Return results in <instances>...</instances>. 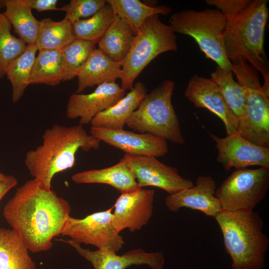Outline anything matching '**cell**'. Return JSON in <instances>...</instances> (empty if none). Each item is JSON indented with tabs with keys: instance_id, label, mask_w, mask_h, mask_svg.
<instances>
[{
	"instance_id": "1",
	"label": "cell",
	"mask_w": 269,
	"mask_h": 269,
	"mask_svg": "<svg viewBox=\"0 0 269 269\" xmlns=\"http://www.w3.org/2000/svg\"><path fill=\"white\" fill-rule=\"evenodd\" d=\"M71 211L69 202L34 179L18 188L2 214L29 251L45 252L61 235Z\"/></svg>"
},
{
	"instance_id": "2",
	"label": "cell",
	"mask_w": 269,
	"mask_h": 269,
	"mask_svg": "<svg viewBox=\"0 0 269 269\" xmlns=\"http://www.w3.org/2000/svg\"><path fill=\"white\" fill-rule=\"evenodd\" d=\"M42 138L41 144L26 153L24 163L33 179L47 189H51L55 174L73 167L79 149L97 150L101 141L80 124L53 125L45 130Z\"/></svg>"
},
{
	"instance_id": "3",
	"label": "cell",
	"mask_w": 269,
	"mask_h": 269,
	"mask_svg": "<svg viewBox=\"0 0 269 269\" xmlns=\"http://www.w3.org/2000/svg\"><path fill=\"white\" fill-rule=\"evenodd\" d=\"M268 3L267 0H253L245 9L228 19L224 44L231 63L244 60L262 74L264 81L262 88L269 97V62L264 44Z\"/></svg>"
},
{
	"instance_id": "4",
	"label": "cell",
	"mask_w": 269,
	"mask_h": 269,
	"mask_svg": "<svg viewBox=\"0 0 269 269\" xmlns=\"http://www.w3.org/2000/svg\"><path fill=\"white\" fill-rule=\"evenodd\" d=\"M222 232L232 269H263L269 240L263 233L260 215L251 212L222 211L214 217Z\"/></svg>"
},
{
	"instance_id": "5",
	"label": "cell",
	"mask_w": 269,
	"mask_h": 269,
	"mask_svg": "<svg viewBox=\"0 0 269 269\" xmlns=\"http://www.w3.org/2000/svg\"><path fill=\"white\" fill-rule=\"evenodd\" d=\"M175 83L166 79L146 94L137 109L130 116L126 125L139 133H147L183 144L185 139L171 99Z\"/></svg>"
},
{
	"instance_id": "6",
	"label": "cell",
	"mask_w": 269,
	"mask_h": 269,
	"mask_svg": "<svg viewBox=\"0 0 269 269\" xmlns=\"http://www.w3.org/2000/svg\"><path fill=\"white\" fill-rule=\"evenodd\" d=\"M227 21V17L219 10L210 8L183 10L172 14L169 19L175 33L191 36L206 58L222 68L232 70L224 44Z\"/></svg>"
},
{
	"instance_id": "7",
	"label": "cell",
	"mask_w": 269,
	"mask_h": 269,
	"mask_svg": "<svg viewBox=\"0 0 269 269\" xmlns=\"http://www.w3.org/2000/svg\"><path fill=\"white\" fill-rule=\"evenodd\" d=\"M232 71L242 86L244 107L238 130L245 139L257 145L269 147V97L263 91L258 72L248 62L232 63Z\"/></svg>"
},
{
	"instance_id": "8",
	"label": "cell",
	"mask_w": 269,
	"mask_h": 269,
	"mask_svg": "<svg viewBox=\"0 0 269 269\" xmlns=\"http://www.w3.org/2000/svg\"><path fill=\"white\" fill-rule=\"evenodd\" d=\"M177 49L176 36L171 26L162 22L159 15L148 17L121 62V87L131 91L135 79L153 59L161 53Z\"/></svg>"
},
{
	"instance_id": "9",
	"label": "cell",
	"mask_w": 269,
	"mask_h": 269,
	"mask_svg": "<svg viewBox=\"0 0 269 269\" xmlns=\"http://www.w3.org/2000/svg\"><path fill=\"white\" fill-rule=\"evenodd\" d=\"M269 188V168H240L224 180L215 196L223 211L251 212L265 198Z\"/></svg>"
},
{
	"instance_id": "10",
	"label": "cell",
	"mask_w": 269,
	"mask_h": 269,
	"mask_svg": "<svg viewBox=\"0 0 269 269\" xmlns=\"http://www.w3.org/2000/svg\"><path fill=\"white\" fill-rule=\"evenodd\" d=\"M113 208L112 207L82 219L70 216L61 235L80 244L91 245L98 249L117 253L122 248L125 241L112 225Z\"/></svg>"
},
{
	"instance_id": "11",
	"label": "cell",
	"mask_w": 269,
	"mask_h": 269,
	"mask_svg": "<svg viewBox=\"0 0 269 269\" xmlns=\"http://www.w3.org/2000/svg\"><path fill=\"white\" fill-rule=\"evenodd\" d=\"M124 157L140 188L156 187L172 195L194 185L191 180L181 176L176 168L162 163L155 157L128 154Z\"/></svg>"
},
{
	"instance_id": "12",
	"label": "cell",
	"mask_w": 269,
	"mask_h": 269,
	"mask_svg": "<svg viewBox=\"0 0 269 269\" xmlns=\"http://www.w3.org/2000/svg\"><path fill=\"white\" fill-rule=\"evenodd\" d=\"M217 149V161L224 169L244 168L257 165L269 168V147L253 143L244 138L239 131L225 137L210 134Z\"/></svg>"
},
{
	"instance_id": "13",
	"label": "cell",
	"mask_w": 269,
	"mask_h": 269,
	"mask_svg": "<svg viewBox=\"0 0 269 269\" xmlns=\"http://www.w3.org/2000/svg\"><path fill=\"white\" fill-rule=\"evenodd\" d=\"M154 198L153 190L138 188L121 193L113 206L112 225L118 233L125 229L140 230L150 219Z\"/></svg>"
},
{
	"instance_id": "14",
	"label": "cell",
	"mask_w": 269,
	"mask_h": 269,
	"mask_svg": "<svg viewBox=\"0 0 269 269\" xmlns=\"http://www.w3.org/2000/svg\"><path fill=\"white\" fill-rule=\"evenodd\" d=\"M184 95L196 108L206 109L218 116L224 124L227 135L238 131V118L211 79L194 75L189 80Z\"/></svg>"
},
{
	"instance_id": "15",
	"label": "cell",
	"mask_w": 269,
	"mask_h": 269,
	"mask_svg": "<svg viewBox=\"0 0 269 269\" xmlns=\"http://www.w3.org/2000/svg\"><path fill=\"white\" fill-rule=\"evenodd\" d=\"M58 240L74 248L79 255L93 265L94 269H126L132 265H147L152 269H162L164 264L162 252L146 253L141 249H136L120 256L112 251L83 248L81 244L70 239Z\"/></svg>"
},
{
	"instance_id": "16",
	"label": "cell",
	"mask_w": 269,
	"mask_h": 269,
	"mask_svg": "<svg viewBox=\"0 0 269 269\" xmlns=\"http://www.w3.org/2000/svg\"><path fill=\"white\" fill-rule=\"evenodd\" d=\"M90 134L126 154L157 158L165 155L168 151L165 139L150 134L94 127H91Z\"/></svg>"
},
{
	"instance_id": "17",
	"label": "cell",
	"mask_w": 269,
	"mask_h": 269,
	"mask_svg": "<svg viewBox=\"0 0 269 269\" xmlns=\"http://www.w3.org/2000/svg\"><path fill=\"white\" fill-rule=\"evenodd\" d=\"M125 91L114 82L99 85L89 94H72L67 102L66 116L70 119L79 118V124L82 126L90 124L98 113L123 98Z\"/></svg>"
},
{
	"instance_id": "18",
	"label": "cell",
	"mask_w": 269,
	"mask_h": 269,
	"mask_svg": "<svg viewBox=\"0 0 269 269\" xmlns=\"http://www.w3.org/2000/svg\"><path fill=\"white\" fill-rule=\"evenodd\" d=\"M216 189V182L212 177L200 175L197 178L195 185L168 195L165 205L171 212L185 207L214 218L223 211L220 202L215 196Z\"/></svg>"
},
{
	"instance_id": "19",
	"label": "cell",
	"mask_w": 269,
	"mask_h": 269,
	"mask_svg": "<svg viewBox=\"0 0 269 269\" xmlns=\"http://www.w3.org/2000/svg\"><path fill=\"white\" fill-rule=\"evenodd\" d=\"M121 68V63L112 60L100 49L95 48L77 75L76 93H80L89 87L115 82L120 78Z\"/></svg>"
},
{
	"instance_id": "20",
	"label": "cell",
	"mask_w": 269,
	"mask_h": 269,
	"mask_svg": "<svg viewBox=\"0 0 269 269\" xmlns=\"http://www.w3.org/2000/svg\"><path fill=\"white\" fill-rule=\"evenodd\" d=\"M147 94L141 82H136L133 89L114 106L98 113L90 123L91 127L121 130L130 116L137 109Z\"/></svg>"
},
{
	"instance_id": "21",
	"label": "cell",
	"mask_w": 269,
	"mask_h": 269,
	"mask_svg": "<svg viewBox=\"0 0 269 269\" xmlns=\"http://www.w3.org/2000/svg\"><path fill=\"white\" fill-rule=\"evenodd\" d=\"M72 180L77 184H108L121 193L140 188L124 157L112 166L76 173L72 175Z\"/></svg>"
},
{
	"instance_id": "22",
	"label": "cell",
	"mask_w": 269,
	"mask_h": 269,
	"mask_svg": "<svg viewBox=\"0 0 269 269\" xmlns=\"http://www.w3.org/2000/svg\"><path fill=\"white\" fill-rule=\"evenodd\" d=\"M29 251L16 231L0 227V269H36Z\"/></svg>"
},
{
	"instance_id": "23",
	"label": "cell",
	"mask_w": 269,
	"mask_h": 269,
	"mask_svg": "<svg viewBox=\"0 0 269 269\" xmlns=\"http://www.w3.org/2000/svg\"><path fill=\"white\" fill-rule=\"evenodd\" d=\"M135 35L130 25L116 15L99 42L98 49L112 60L121 63L128 54Z\"/></svg>"
},
{
	"instance_id": "24",
	"label": "cell",
	"mask_w": 269,
	"mask_h": 269,
	"mask_svg": "<svg viewBox=\"0 0 269 269\" xmlns=\"http://www.w3.org/2000/svg\"><path fill=\"white\" fill-rule=\"evenodd\" d=\"M115 14L126 22L135 35L145 20L154 15H168V5H151L139 0H107Z\"/></svg>"
},
{
	"instance_id": "25",
	"label": "cell",
	"mask_w": 269,
	"mask_h": 269,
	"mask_svg": "<svg viewBox=\"0 0 269 269\" xmlns=\"http://www.w3.org/2000/svg\"><path fill=\"white\" fill-rule=\"evenodd\" d=\"M5 10L2 14L12 26L19 38L27 44H34L37 39L39 21L32 13L25 0H4Z\"/></svg>"
},
{
	"instance_id": "26",
	"label": "cell",
	"mask_w": 269,
	"mask_h": 269,
	"mask_svg": "<svg viewBox=\"0 0 269 269\" xmlns=\"http://www.w3.org/2000/svg\"><path fill=\"white\" fill-rule=\"evenodd\" d=\"M75 39L72 24L68 19L56 21L46 18L39 21L35 44L38 50H60Z\"/></svg>"
},
{
	"instance_id": "27",
	"label": "cell",
	"mask_w": 269,
	"mask_h": 269,
	"mask_svg": "<svg viewBox=\"0 0 269 269\" xmlns=\"http://www.w3.org/2000/svg\"><path fill=\"white\" fill-rule=\"evenodd\" d=\"M63 61L61 50H41L36 56L29 84L56 86L63 81Z\"/></svg>"
},
{
	"instance_id": "28",
	"label": "cell",
	"mask_w": 269,
	"mask_h": 269,
	"mask_svg": "<svg viewBox=\"0 0 269 269\" xmlns=\"http://www.w3.org/2000/svg\"><path fill=\"white\" fill-rule=\"evenodd\" d=\"M38 51L35 43L27 44L25 50L14 60L6 68V75L12 87V100L16 103L22 97L30 85L31 74Z\"/></svg>"
},
{
	"instance_id": "29",
	"label": "cell",
	"mask_w": 269,
	"mask_h": 269,
	"mask_svg": "<svg viewBox=\"0 0 269 269\" xmlns=\"http://www.w3.org/2000/svg\"><path fill=\"white\" fill-rule=\"evenodd\" d=\"M116 16L112 7L107 2L102 8L92 16L72 23L75 38L98 43Z\"/></svg>"
},
{
	"instance_id": "30",
	"label": "cell",
	"mask_w": 269,
	"mask_h": 269,
	"mask_svg": "<svg viewBox=\"0 0 269 269\" xmlns=\"http://www.w3.org/2000/svg\"><path fill=\"white\" fill-rule=\"evenodd\" d=\"M232 70L225 69L217 65L211 73V78L218 86L227 104L237 117H241L244 107V94L243 88L233 78Z\"/></svg>"
},
{
	"instance_id": "31",
	"label": "cell",
	"mask_w": 269,
	"mask_h": 269,
	"mask_svg": "<svg viewBox=\"0 0 269 269\" xmlns=\"http://www.w3.org/2000/svg\"><path fill=\"white\" fill-rule=\"evenodd\" d=\"M95 44L90 41L76 39L61 50L63 81L71 80L77 77L90 54L96 48Z\"/></svg>"
},
{
	"instance_id": "32",
	"label": "cell",
	"mask_w": 269,
	"mask_h": 269,
	"mask_svg": "<svg viewBox=\"0 0 269 269\" xmlns=\"http://www.w3.org/2000/svg\"><path fill=\"white\" fill-rule=\"evenodd\" d=\"M11 25L4 15H0V77L5 75L10 64L25 50L27 44L11 33Z\"/></svg>"
},
{
	"instance_id": "33",
	"label": "cell",
	"mask_w": 269,
	"mask_h": 269,
	"mask_svg": "<svg viewBox=\"0 0 269 269\" xmlns=\"http://www.w3.org/2000/svg\"><path fill=\"white\" fill-rule=\"evenodd\" d=\"M106 3V0H71L59 9L65 12L64 18L73 23L92 16Z\"/></svg>"
},
{
	"instance_id": "34",
	"label": "cell",
	"mask_w": 269,
	"mask_h": 269,
	"mask_svg": "<svg viewBox=\"0 0 269 269\" xmlns=\"http://www.w3.org/2000/svg\"><path fill=\"white\" fill-rule=\"evenodd\" d=\"M252 0H206L205 3L214 6L228 19L236 15L245 9Z\"/></svg>"
},
{
	"instance_id": "35",
	"label": "cell",
	"mask_w": 269,
	"mask_h": 269,
	"mask_svg": "<svg viewBox=\"0 0 269 269\" xmlns=\"http://www.w3.org/2000/svg\"><path fill=\"white\" fill-rule=\"evenodd\" d=\"M25 1L31 9H34L37 11L60 10L57 7V0H25Z\"/></svg>"
},
{
	"instance_id": "36",
	"label": "cell",
	"mask_w": 269,
	"mask_h": 269,
	"mask_svg": "<svg viewBox=\"0 0 269 269\" xmlns=\"http://www.w3.org/2000/svg\"><path fill=\"white\" fill-rule=\"evenodd\" d=\"M17 183V179L11 175H9L6 179L0 181V201Z\"/></svg>"
},
{
	"instance_id": "37",
	"label": "cell",
	"mask_w": 269,
	"mask_h": 269,
	"mask_svg": "<svg viewBox=\"0 0 269 269\" xmlns=\"http://www.w3.org/2000/svg\"><path fill=\"white\" fill-rule=\"evenodd\" d=\"M8 176L9 175L0 172V181L6 179Z\"/></svg>"
},
{
	"instance_id": "38",
	"label": "cell",
	"mask_w": 269,
	"mask_h": 269,
	"mask_svg": "<svg viewBox=\"0 0 269 269\" xmlns=\"http://www.w3.org/2000/svg\"><path fill=\"white\" fill-rule=\"evenodd\" d=\"M2 5H4V4H3V0H0V7H1V6ZM1 13L0 12V15Z\"/></svg>"
}]
</instances>
